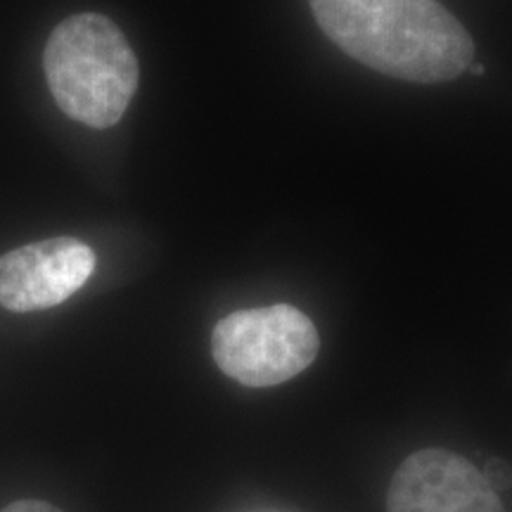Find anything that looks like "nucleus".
I'll list each match as a JSON object with an SVG mask.
<instances>
[{
  "mask_svg": "<svg viewBox=\"0 0 512 512\" xmlns=\"http://www.w3.org/2000/svg\"><path fill=\"white\" fill-rule=\"evenodd\" d=\"M320 337L313 320L290 304L235 311L211 332L221 373L245 387H275L316 361Z\"/></svg>",
  "mask_w": 512,
  "mask_h": 512,
  "instance_id": "7ed1b4c3",
  "label": "nucleus"
},
{
  "mask_svg": "<svg viewBox=\"0 0 512 512\" xmlns=\"http://www.w3.org/2000/svg\"><path fill=\"white\" fill-rule=\"evenodd\" d=\"M482 475L486 482L491 484L494 491H505L512 486V467L505 463L501 458H494L486 463V467L482 470Z\"/></svg>",
  "mask_w": 512,
  "mask_h": 512,
  "instance_id": "423d86ee",
  "label": "nucleus"
},
{
  "mask_svg": "<svg viewBox=\"0 0 512 512\" xmlns=\"http://www.w3.org/2000/svg\"><path fill=\"white\" fill-rule=\"evenodd\" d=\"M387 512H505L498 491L470 460L444 448L413 453L394 472Z\"/></svg>",
  "mask_w": 512,
  "mask_h": 512,
  "instance_id": "20e7f679",
  "label": "nucleus"
},
{
  "mask_svg": "<svg viewBox=\"0 0 512 512\" xmlns=\"http://www.w3.org/2000/svg\"><path fill=\"white\" fill-rule=\"evenodd\" d=\"M95 271L86 242L53 238L0 256V306L27 313L67 302Z\"/></svg>",
  "mask_w": 512,
  "mask_h": 512,
  "instance_id": "39448f33",
  "label": "nucleus"
},
{
  "mask_svg": "<svg viewBox=\"0 0 512 512\" xmlns=\"http://www.w3.org/2000/svg\"><path fill=\"white\" fill-rule=\"evenodd\" d=\"M0 512H62V510L43 501H17V503H10L8 508H3Z\"/></svg>",
  "mask_w": 512,
  "mask_h": 512,
  "instance_id": "0eeeda50",
  "label": "nucleus"
},
{
  "mask_svg": "<svg viewBox=\"0 0 512 512\" xmlns=\"http://www.w3.org/2000/svg\"><path fill=\"white\" fill-rule=\"evenodd\" d=\"M472 72H475L477 76L484 74V67H482V64H475V67H472Z\"/></svg>",
  "mask_w": 512,
  "mask_h": 512,
  "instance_id": "6e6552de",
  "label": "nucleus"
},
{
  "mask_svg": "<svg viewBox=\"0 0 512 512\" xmlns=\"http://www.w3.org/2000/svg\"><path fill=\"white\" fill-rule=\"evenodd\" d=\"M43 69L60 110L91 128L119 124L138 91L136 53L117 24L95 12L57 24Z\"/></svg>",
  "mask_w": 512,
  "mask_h": 512,
  "instance_id": "f03ea898",
  "label": "nucleus"
},
{
  "mask_svg": "<svg viewBox=\"0 0 512 512\" xmlns=\"http://www.w3.org/2000/svg\"><path fill=\"white\" fill-rule=\"evenodd\" d=\"M323 34L356 62L411 83L470 67L475 43L439 0H309Z\"/></svg>",
  "mask_w": 512,
  "mask_h": 512,
  "instance_id": "f257e3e1",
  "label": "nucleus"
}]
</instances>
